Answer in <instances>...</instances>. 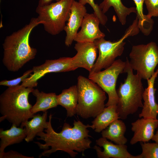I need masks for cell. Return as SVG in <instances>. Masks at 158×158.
Instances as JSON below:
<instances>
[{"instance_id":"obj_7","label":"cell","mask_w":158,"mask_h":158,"mask_svg":"<svg viewBox=\"0 0 158 158\" xmlns=\"http://www.w3.org/2000/svg\"><path fill=\"white\" fill-rule=\"evenodd\" d=\"M138 22L136 18L122 37L117 41L106 40L104 38L95 40L94 42L99 51V56L89 73L98 72L108 68L114 63L117 57L122 55L125 44L124 40L129 36L137 35L139 32Z\"/></svg>"},{"instance_id":"obj_11","label":"cell","mask_w":158,"mask_h":158,"mask_svg":"<svg viewBox=\"0 0 158 158\" xmlns=\"http://www.w3.org/2000/svg\"><path fill=\"white\" fill-rule=\"evenodd\" d=\"M74 48L77 51L72 57V63L76 69L84 68L90 72L95 63L98 49L94 42H77Z\"/></svg>"},{"instance_id":"obj_4","label":"cell","mask_w":158,"mask_h":158,"mask_svg":"<svg viewBox=\"0 0 158 158\" xmlns=\"http://www.w3.org/2000/svg\"><path fill=\"white\" fill-rule=\"evenodd\" d=\"M124 73L127 76L123 83H121L116 90L118 101L116 105V111L120 119L124 120L130 114L136 112L139 108H142V100L144 91L142 78L136 74H134L130 66L129 60L126 58Z\"/></svg>"},{"instance_id":"obj_30","label":"cell","mask_w":158,"mask_h":158,"mask_svg":"<svg viewBox=\"0 0 158 158\" xmlns=\"http://www.w3.org/2000/svg\"><path fill=\"white\" fill-rule=\"evenodd\" d=\"M52 0H56V1L60 0H39L38 6H42L51 3Z\"/></svg>"},{"instance_id":"obj_16","label":"cell","mask_w":158,"mask_h":158,"mask_svg":"<svg viewBox=\"0 0 158 158\" xmlns=\"http://www.w3.org/2000/svg\"><path fill=\"white\" fill-rule=\"evenodd\" d=\"M96 142L97 145L104 148L102 151L97 145L94 147L99 158H138L137 156H133L128 152L125 144H115L102 137L97 140Z\"/></svg>"},{"instance_id":"obj_6","label":"cell","mask_w":158,"mask_h":158,"mask_svg":"<svg viewBox=\"0 0 158 158\" xmlns=\"http://www.w3.org/2000/svg\"><path fill=\"white\" fill-rule=\"evenodd\" d=\"M74 0H60L43 6H37L35 10L38 15L37 18L46 32L55 35L64 30Z\"/></svg>"},{"instance_id":"obj_5","label":"cell","mask_w":158,"mask_h":158,"mask_svg":"<svg viewBox=\"0 0 158 158\" xmlns=\"http://www.w3.org/2000/svg\"><path fill=\"white\" fill-rule=\"evenodd\" d=\"M77 80L76 114L84 119L95 118L105 107V92L89 78L80 75Z\"/></svg>"},{"instance_id":"obj_29","label":"cell","mask_w":158,"mask_h":158,"mask_svg":"<svg viewBox=\"0 0 158 158\" xmlns=\"http://www.w3.org/2000/svg\"><path fill=\"white\" fill-rule=\"evenodd\" d=\"M33 157H28L23 155L18 152L14 150L5 152L0 155V158H33Z\"/></svg>"},{"instance_id":"obj_26","label":"cell","mask_w":158,"mask_h":158,"mask_svg":"<svg viewBox=\"0 0 158 158\" xmlns=\"http://www.w3.org/2000/svg\"><path fill=\"white\" fill-rule=\"evenodd\" d=\"M78 2L83 5L87 4L90 5L93 9L94 13L99 19L100 23L102 25L106 24L107 21V16L103 13L99 5L95 3L94 0H79Z\"/></svg>"},{"instance_id":"obj_28","label":"cell","mask_w":158,"mask_h":158,"mask_svg":"<svg viewBox=\"0 0 158 158\" xmlns=\"http://www.w3.org/2000/svg\"><path fill=\"white\" fill-rule=\"evenodd\" d=\"M144 2L148 12L147 17L158 16V0H145Z\"/></svg>"},{"instance_id":"obj_18","label":"cell","mask_w":158,"mask_h":158,"mask_svg":"<svg viewBox=\"0 0 158 158\" xmlns=\"http://www.w3.org/2000/svg\"><path fill=\"white\" fill-rule=\"evenodd\" d=\"M120 119L116 111V105H113L105 107L103 110L92 122V124H88V127L100 133L105 129L115 120Z\"/></svg>"},{"instance_id":"obj_9","label":"cell","mask_w":158,"mask_h":158,"mask_svg":"<svg viewBox=\"0 0 158 158\" xmlns=\"http://www.w3.org/2000/svg\"><path fill=\"white\" fill-rule=\"evenodd\" d=\"M126 61L116 60L109 67L103 71L89 73L88 78L98 85L108 96L105 107L117 105L118 101L116 86L118 77L123 73Z\"/></svg>"},{"instance_id":"obj_19","label":"cell","mask_w":158,"mask_h":158,"mask_svg":"<svg viewBox=\"0 0 158 158\" xmlns=\"http://www.w3.org/2000/svg\"><path fill=\"white\" fill-rule=\"evenodd\" d=\"M47 111L44 112L42 115L34 114L32 119L22 123L20 127H25L27 135L25 139L27 142L33 140L37 134L47 128L48 122L47 121Z\"/></svg>"},{"instance_id":"obj_8","label":"cell","mask_w":158,"mask_h":158,"mask_svg":"<svg viewBox=\"0 0 158 158\" xmlns=\"http://www.w3.org/2000/svg\"><path fill=\"white\" fill-rule=\"evenodd\" d=\"M129 56L131 68L142 79L147 80L154 74L158 64V47L153 42L133 46Z\"/></svg>"},{"instance_id":"obj_13","label":"cell","mask_w":158,"mask_h":158,"mask_svg":"<svg viewBox=\"0 0 158 158\" xmlns=\"http://www.w3.org/2000/svg\"><path fill=\"white\" fill-rule=\"evenodd\" d=\"M100 22L93 13H87L84 16L81 26L74 41L77 42H94L96 39L104 38L105 34L100 30Z\"/></svg>"},{"instance_id":"obj_3","label":"cell","mask_w":158,"mask_h":158,"mask_svg":"<svg viewBox=\"0 0 158 158\" xmlns=\"http://www.w3.org/2000/svg\"><path fill=\"white\" fill-rule=\"evenodd\" d=\"M34 89L21 85L8 87L0 96V122L5 119L17 127L32 118L28 96Z\"/></svg>"},{"instance_id":"obj_23","label":"cell","mask_w":158,"mask_h":158,"mask_svg":"<svg viewBox=\"0 0 158 158\" xmlns=\"http://www.w3.org/2000/svg\"><path fill=\"white\" fill-rule=\"evenodd\" d=\"M99 5L104 14L111 7H113L122 25L126 24L127 16L132 13H137L135 7H126L123 4L121 0H104Z\"/></svg>"},{"instance_id":"obj_2","label":"cell","mask_w":158,"mask_h":158,"mask_svg":"<svg viewBox=\"0 0 158 158\" xmlns=\"http://www.w3.org/2000/svg\"><path fill=\"white\" fill-rule=\"evenodd\" d=\"M40 24L37 18H32L28 24L6 37L2 62L8 70L17 72L35 58L37 50L30 46L29 38L33 29Z\"/></svg>"},{"instance_id":"obj_1","label":"cell","mask_w":158,"mask_h":158,"mask_svg":"<svg viewBox=\"0 0 158 158\" xmlns=\"http://www.w3.org/2000/svg\"><path fill=\"white\" fill-rule=\"evenodd\" d=\"M52 115L49 116L47 128L45 129V133L43 131L38 133V140L44 142V144L35 142L40 149L44 150L39 156L49 157L52 153L58 151H62L68 153L72 158L82 153L84 155V152L91 148L92 142L89 137H91L87 129L88 124L85 125L79 120H74L73 127L65 123L60 133H57L51 125Z\"/></svg>"},{"instance_id":"obj_24","label":"cell","mask_w":158,"mask_h":158,"mask_svg":"<svg viewBox=\"0 0 158 158\" xmlns=\"http://www.w3.org/2000/svg\"><path fill=\"white\" fill-rule=\"evenodd\" d=\"M135 5L137 18L138 19L139 28L146 35H148L152 30L154 23L152 18H148L143 13V4L145 0H133Z\"/></svg>"},{"instance_id":"obj_20","label":"cell","mask_w":158,"mask_h":158,"mask_svg":"<svg viewBox=\"0 0 158 158\" xmlns=\"http://www.w3.org/2000/svg\"><path fill=\"white\" fill-rule=\"evenodd\" d=\"M57 97L58 105L65 109L68 117H72L76 114L78 98L77 85L63 90Z\"/></svg>"},{"instance_id":"obj_15","label":"cell","mask_w":158,"mask_h":158,"mask_svg":"<svg viewBox=\"0 0 158 158\" xmlns=\"http://www.w3.org/2000/svg\"><path fill=\"white\" fill-rule=\"evenodd\" d=\"M158 75V69L148 80L147 86L145 88L143 95L144 101L141 112L139 114L140 118L157 119L158 115V104L155 99L156 89L154 88L155 81Z\"/></svg>"},{"instance_id":"obj_12","label":"cell","mask_w":158,"mask_h":158,"mask_svg":"<svg viewBox=\"0 0 158 158\" xmlns=\"http://www.w3.org/2000/svg\"><path fill=\"white\" fill-rule=\"evenodd\" d=\"M87 10L85 5L75 0L71 8L68 19L64 28L66 33L65 43L69 47L71 45L81 27L85 16L87 13Z\"/></svg>"},{"instance_id":"obj_22","label":"cell","mask_w":158,"mask_h":158,"mask_svg":"<svg viewBox=\"0 0 158 158\" xmlns=\"http://www.w3.org/2000/svg\"><path fill=\"white\" fill-rule=\"evenodd\" d=\"M119 119L113 121L102 131V137L116 144H125L127 142V139L124 136L126 127L125 123Z\"/></svg>"},{"instance_id":"obj_25","label":"cell","mask_w":158,"mask_h":158,"mask_svg":"<svg viewBox=\"0 0 158 158\" xmlns=\"http://www.w3.org/2000/svg\"><path fill=\"white\" fill-rule=\"evenodd\" d=\"M142 153L138 158H158V144L141 142Z\"/></svg>"},{"instance_id":"obj_27","label":"cell","mask_w":158,"mask_h":158,"mask_svg":"<svg viewBox=\"0 0 158 158\" xmlns=\"http://www.w3.org/2000/svg\"><path fill=\"white\" fill-rule=\"evenodd\" d=\"M32 72V69L29 70L24 72L22 75L19 77L10 80H5L1 81L0 85L7 86L8 87L19 85L21 82H22L28 78Z\"/></svg>"},{"instance_id":"obj_21","label":"cell","mask_w":158,"mask_h":158,"mask_svg":"<svg viewBox=\"0 0 158 158\" xmlns=\"http://www.w3.org/2000/svg\"><path fill=\"white\" fill-rule=\"evenodd\" d=\"M32 93L36 98V102L31 109L33 114L40 111L45 112L59 105L57 95L55 93L40 92L37 89H34Z\"/></svg>"},{"instance_id":"obj_10","label":"cell","mask_w":158,"mask_h":158,"mask_svg":"<svg viewBox=\"0 0 158 158\" xmlns=\"http://www.w3.org/2000/svg\"><path fill=\"white\" fill-rule=\"evenodd\" d=\"M72 58L62 57L54 60H46L43 64L34 66L33 73L22 82L21 84L25 87L37 86V81L46 74L51 73L68 72L76 69L72 63Z\"/></svg>"},{"instance_id":"obj_17","label":"cell","mask_w":158,"mask_h":158,"mask_svg":"<svg viewBox=\"0 0 158 158\" xmlns=\"http://www.w3.org/2000/svg\"><path fill=\"white\" fill-rule=\"evenodd\" d=\"M27 133L25 128L18 127L12 124L9 129L4 130L0 129V155L4 152L5 148L8 146L22 142L26 137Z\"/></svg>"},{"instance_id":"obj_14","label":"cell","mask_w":158,"mask_h":158,"mask_svg":"<svg viewBox=\"0 0 158 158\" xmlns=\"http://www.w3.org/2000/svg\"><path fill=\"white\" fill-rule=\"evenodd\" d=\"M131 126V130L134 134L130 144L133 145L139 142H147L152 140L158 126V119L142 118L132 122Z\"/></svg>"},{"instance_id":"obj_31","label":"cell","mask_w":158,"mask_h":158,"mask_svg":"<svg viewBox=\"0 0 158 158\" xmlns=\"http://www.w3.org/2000/svg\"><path fill=\"white\" fill-rule=\"evenodd\" d=\"M152 140L155 141V142L158 144V129L155 134H154Z\"/></svg>"}]
</instances>
